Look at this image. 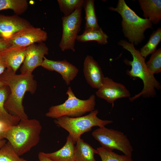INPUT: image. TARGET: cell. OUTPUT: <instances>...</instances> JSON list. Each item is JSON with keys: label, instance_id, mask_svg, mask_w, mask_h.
Instances as JSON below:
<instances>
[{"label": "cell", "instance_id": "6da1fadb", "mask_svg": "<svg viewBox=\"0 0 161 161\" xmlns=\"http://www.w3.org/2000/svg\"><path fill=\"white\" fill-rule=\"evenodd\" d=\"M34 77L32 74H17L10 67H7L0 75V80L5 84L10 91L4 104V107L20 120L28 118L23 101L27 92L33 94L36 91L37 82Z\"/></svg>", "mask_w": 161, "mask_h": 161}, {"label": "cell", "instance_id": "7a4b0ae2", "mask_svg": "<svg viewBox=\"0 0 161 161\" xmlns=\"http://www.w3.org/2000/svg\"><path fill=\"white\" fill-rule=\"evenodd\" d=\"M118 44L129 51L132 55V61H125L126 63L131 66V70L126 71L127 74L132 78H139L143 81V87L138 94L129 98L133 102L142 96L143 98L154 97L156 95V90L161 89L160 83L148 69L145 64V59L141 55L139 50L136 49L134 45L127 41L121 40Z\"/></svg>", "mask_w": 161, "mask_h": 161}, {"label": "cell", "instance_id": "3957f363", "mask_svg": "<svg viewBox=\"0 0 161 161\" xmlns=\"http://www.w3.org/2000/svg\"><path fill=\"white\" fill-rule=\"evenodd\" d=\"M42 128L41 123L36 119L20 120L17 124L6 130L4 138L20 156L38 143Z\"/></svg>", "mask_w": 161, "mask_h": 161}, {"label": "cell", "instance_id": "277c9868", "mask_svg": "<svg viewBox=\"0 0 161 161\" xmlns=\"http://www.w3.org/2000/svg\"><path fill=\"white\" fill-rule=\"evenodd\" d=\"M110 10L117 12L122 20V30L129 42L137 45L145 38L144 33L148 29H152V24L147 19L142 18L126 4L124 0H119L115 7H110Z\"/></svg>", "mask_w": 161, "mask_h": 161}, {"label": "cell", "instance_id": "5b68a950", "mask_svg": "<svg viewBox=\"0 0 161 161\" xmlns=\"http://www.w3.org/2000/svg\"><path fill=\"white\" fill-rule=\"evenodd\" d=\"M98 113V110L96 109L84 116L77 117L63 116L55 119L54 121L55 124L69 132L75 144L82 134L90 131L92 127H104L113 123L112 120L99 118L97 116Z\"/></svg>", "mask_w": 161, "mask_h": 161}, {"label": "cell", "instance_id": "8992f818", "mask_svg": "<svg viewBox=\"0 0 161 161\" xmlns=\"http://www.w3.org/2000/svg\"><path fill=\"white\" fill-rule=\"evenodd\" d=\"M66 94L68 96L67 99L62 104L50 107L45 114L46 117L54 119L63 116L77 117L95 109L96 98L94 95H91L87 99L81 100L75 96L70 86Z\"/></svg>", "mask_w": 161, "mask_h": 161}, {"label": "cell", "instance_id": "52a82bcc", "mask_svg": "<svg viewBox=\"0 0 161 161\" xmlns=\"http://www.w3.org/2000/svg\"><path fill=\"white\" fill-rule=\"evenodd\" d=\"M92 135L102 148L112 151L116 149L132 157L133 147L126 135L121 131L104 126L94 130Z\"/></svg>", "mask_w": 161, "mask_h": 161}, {"label": "cell", "instance_id": "ba28073f", "mask_svg": "<svg viewBox=\"0 0 161 161\" xmlns=\"http://www.w3.org/2000/svg\"><path fill=\"white\" fill-rule=\"evenodd\" d=\"M82 11V8L77 9L71 15L62 18V34L59 46L62 51H75V41L80 30Z\"/></svg>", "mask_w": 161, "mask_h": 161}, {"label": "cell", "instance_id": "9c48e42d", "mask_svg": "<svg viewBox=\"0 0 161 161\" xmlns=\"http://www.w3.org/2000/svg\"><path fill=\"white\" fill-rule=\"evenodd\" d=\"M47 38L46 31L31 25L21 29L6 40L10 47H28L37 43L44 42Z\"/></svg>", "mask_w": 161, "mask_h": 161}, {"label": "cell", "instance_id": "30bf717a", "mask_svg": "<svg viewBox=\"0 0 161 161\" xmlns=\"http://www.w3.org/2000/svg\"><path fill=\"white\" fill-rule=\"evenodd\" d=\"M97 89L95 92L96 96L112 105L119 99L129 98L131 96L129 91L124 85L115 82L108 77H104Z\"/></svg>", "mask_w": 161, "mask_h": 161}, {"label": "cell", "instance_id": "8fae6325", "mask_svg": "<svg viewBox=\"0 0 161 161\" xmlns=\"http://www.w3.org/2000/svg\"><path fill=\"white\" fill-rule=\"evenodd\" d=\"M49 49L44 42L35 43L27 47L26 55L20 69L21 73L32 74L37 67L41 66Z\"/></svg>", "mask_w": 161, "mask_h": 161}, {"label": "cell", "instance_id": "7c38bea8", "mask_svg": "<svg viewBox=\"0 0 161 161\" xmlns=\"http://www.w3.org/2000/svg\"><path fill=\"white\" fill-rule=\"evenodd\" d=\"M41 66L49 71H55L60 74L67 85L70 84L79 72L77 67L66 60L54 61L44 57Z\"/></svg>", "mask_w": 161, "mask_h": 161}, {"label": "cell", "instance_id": "4fadbf2b", "mask_svg": "<svg viewBox=\"0 0 161 161\" xmlns=\"http://www.w3.org/2000/svg\"><path fill=\"white\" fill-rule=\"evenodd\" d=\"M31 25L29 21L18 15L0 14V38L7 39L21 29Z\"/></svg>", "mask_w": 161, "mask_h": 161}, {"label": "cell", "instance_id": "5bb4252c", "mask_svg": "<svg viewBox=\"0 0 161 161\" xmlns=\"http://www.w3.org/2000/svg\"><path fill=\"white\" fill-rule=\"evenodd\" d=\"M83 71L87 83L92 88L98 89L105 77L98 62L92 56L87 55L86 57Z\"/></svg>", "mask_w": 161, "mask_h": 161}, {"label": "cell", "instance_id": "9a60e30c", "mask_svg": "<svg viewBox=\"0 0 161 161\" xmlns=\"http://www.w3.org/2000/svg\"><path fill=\"white\" fill-rule=\"evenodd\" d=\"M27 47H10L0 51V56L7 67L16 73L24 60Z\"/></svg>", "mask_w": 161, "mask_h": 161}, {"label": "cell", "instance_id": "2e32d148", "mask_svg": "<svg viewBox=\"0 0 161 161\" xmlns=\"http://www.w3.org/2000/svg\"><path fill=\"white\" fill-rule=\"evenodd\" d=\"M145 18L152 24H157L161 19V0H139Z\"/></svg>", "mask_w": 161, "mask_h": 161}, {"label": "cell", "instance_id": "e0dca14e", "mask_svg": "<svg viewBox=\"0 0 161 161\" xmlns=\"http://www.w3.org/2000/svg\"><path fill=\"white\" fill-rule=\"evenodd\" d=\"M75 144L72 137L69 134L65 144L61 148L54 152L45 153V154L53 161H76Z\"/></svg>", "mask_w": 161, "mask_h": 161}, {"label": "cell", "instance_id": "ac0fdd59", "mask_svg": "<svg viewBox=\"0 0 161 161\" xmlns=\"http://www.w3.org/2000/svg\"><path fill=\"white\" fill-rule=\"evenodd\" d=\"M7 86L0 89V123L8 128L17 124L20 119L17 116L8 112L4 106V104L10 94Z\"/></svg>", "mask_w": 161, "mask_h": 161}, {"label": "cell", "instance_id": "d6986e66", "mask_svg": "<svg viewBox=\"0 0 161 161\" xmlns=\"http://www.w3.org/2000/svg\"><path fill=\"white\" fill-rule=\"evenodd\" d=\"M76 144L75 154L76 161H96L94 157L97 153L96 149L81 138L77 140Z\"/></svg>", "mask_w": 161, "mask_h": 161}, {"label": "cell", "instance_id": "ffe728a7", "mask_svg": "<svg viewBox=\"0 0 161 161\" xmlns=\"http://www.w3.org/2000/svg\"><path fill=\"white\" fill-rule=\"evenodd\" d=\"M109 36L100 27L98 29L84 30L83 33L78 35L76 40L81 42L95 41L99 44L108 43Z\"/></svg>", "mask_w": 161, "mask_h": 161}, {"label": "cell", "instance_id": "44dd1931", "mask_svg": "<svg viewBox=\"0 0 161 161\" xmlns=\"http://www.w3.org/2000/svg\"><path fill=\"white\" fill-rule=\"evenodd\" d=\"M85 12V30L99 28L94 0H85L83 7Z\"/></svg>", "mask_w": 161, "mask_h": 161}, {"label": "cell", "instance_id": "7402d4cb", "mask_svg": "<svg viewBox=\"0 0 161 161\" xmlns=\"http://www.w3.org/2000/svg\"><path fill=\"white\" fill-rule=\"evenodd\" d=\"M161 41V28L159 27L154 31L147 43L142 47L140 52L145 59L150 54L154 52Z\"/></svg>", "mask_w": 161, "mask_h": 161}, {"label": "cell", "instance_id": "603a6c76", "mask_svg": "<svg viewBox=\"0 0 161 161\" xmlns=\"http://www.w3.org/2000/svg\"><path fill=\"white\" fill-rule=\"evenodd\" d=\"M28 7V2L26 0H0V11L12 10L17 15L24 13Z\"/></svg>", "mask_w": 161, "mask_h": 161}, {"label": "cell", "instance_id": "cb8c5ba5", "mask_svg": "<svg viewBox=\"0 0 161 161\" xmlns=\"http://www.w3.org/2000/svg\"><path fill=\"white\" fill-rule=\"evenodd\" d=\"M96 150V154L100 156L102 161H134L131 157L118 154L101 147L97 148Z\"/></svg>", "mask_w": 161, "mask_h": 161}, {"label": "cell", "instance_id": "d4e9b609", "mask_svg": "<svg viewBox=\"0 0 161 161\" xmlns=\"http://www.w3.org/2000/svg\"><path fill=\"white\" fill-rule=\"evenodd\" d=\"M84 0H58L61 11L64 16L72 14L77 9L82 8Z\"/></svg>", "mask_w": 161, "mask_h": 161}, {"label": "cell", "instance_id": "484cf974", "mask_svg": "<svg viewBox=\"0 0 161 161\" xmlns=\"http://www.w3.org/2000/svg\"><path fill=\"white\" fill-rule=\"evenodd\" d=\"M0 161H27L21 158L16 153L8 142H6L0 148Z\"/></svg>", "mask_w": 161, "mask_h": 161}, {"label": "cell", "instance_id": "4316f807", "mask_svg": "<svg viewBox=\"0 0 161 161\" xmlns=\"http://www.w3.org/2000/svg\"><path fill=\"white\" fill-rule=\"evenodd\" d=\"M149 60L145 62L149 70L154 75L161 72V48L152 53Z\"/></svg>", "mask_w": 161, "mask_h": 161}, {"label": "cell", "instance_id": "83f0119b", "mask_svg": "<svg viewBox=\"0 0 161 161\" xmlns=\"http://www.w3.org/2000/svg\"><path fill=\"white\" fill-rule=\"evenodd\" d=\"M10 47V45L6 40L0 38V51Z\"/></svg>", "mask_w": 161, "mask_h": 161}, {"label": "cell", "instance_id": "f1b7e54d", "mask_svg": "<svg viewBox=\"0 0 161 161\" xmlns=\"http://www.w3.org/2000/svg\"><path fill=\"white\" fill-rule=\"evenodd\" d=\"M8 128H9L0 123V140L4 139L5 131Z\"/></svg>", "mask_w": 161, "mask_h": 161}, {"label": "cell", "instance_id": "f546056e", "mask_svg": "<svg viewBox=\"0 0 161 161\" xmlns=\"http://www.w3.org/2000/svg\"><path fill=\"white\" fill-rule=\"evenodd\" d=\"M7 67L5 61L0 56V75L4 72Z\"/></svg>", "mask_w": 161, "mask_h": 161}, {"label": "cell", "instance_id": "4dcf8cb0", "mask_svg": "<svg viewBox=\"0 0 161 161\" xmlns=\"http://www.w3.org/2000/svg\"><path fill=\"white\" fill-rule=\"evenodd\" d=\"M38 157L39 161H53L47 157L45 153L43 152H39Z\"/></svg>", "mask_w": 161, "mask_h": 161}, {"label": "cell", "instance_id": "1f68e13d", "mask_svg": "<svg viewBox=\"0 0 161 161\" xmlns=\"http://www.w3.org/2000/svg\"><path fill=\"white\" fill-rule=\"evenodd\" d=\"M6 142V140L4 139L0 140V148Z\"/></svg>", "mask_w": 161, "mask_h": 161}, {"label": "cell", "instance_id": "d6a6232c", "mask_svg": "<svg viewBox=\"0 0 161 161\" xmlns=\"http://www.w3.org/2000/svg\"><path fill=\"white\" fill-rule=\"evenodd\" d=\"M5 84L3 82L0 80V89L6 86Z\"/></svg>", "mask_w": 161, "mask_h": 161}]
</instances>
